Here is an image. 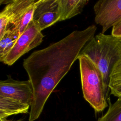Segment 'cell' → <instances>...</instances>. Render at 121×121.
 Here are the masks:
<instances>
[{
    "label": "cell",
    "mask_w": 121,
    "mask_h": 121,
    "mask_svg": "<svg viewBox=\"0 0 121 121\" xmlns=\"http://www.w3.org/2000/svg\"><path fill=\"white\" fill-rule=\"evenodd\" d=\"M111 34L115 36L121 37V23L112 28Z\"/></svg>",
    "instance_id": "15"
},
{
    "label": "cell",
    "mask_w": 121,
    "mask_h": 121,
    "mask_svg": "<svg viewBox=\"0 0 121 121\" xmlns=\"http://www.w3.org/2000/svg\"><path fill=\"white\" fill-rule=\"evenodd\" d=\"M60 18L57 0H38L32 20L41 31L59 21Z\"/></svg>",
    "instance_id": "8"
},
{
    "label": "cell",
    "mask_w": 121,
    "mask_h": 121,
    "mask_svg": "<svg viewBox=\"0 0 121 121\" xmlns=\"http://www.w3.org/2000/svg\"><path fill=\"white\" fill-rule=\"evenodd\" d=\"M88 57L101 71L105 92L108 97L110 75L121 60V37L100 33L83 47L79 54Z\"/></svg>",
    "instance_id": "2"
},
{
    "label": "cell",
    "mask_w": 121,
    "mask_h": 121,
    "mask_svg": "<svg viewBox=\"0 0 121 121\" xmlns=\"http://www.w3.org/2000/svg\"><path fill=\"white\" fill-rule=\"evenodd\" d=\"M110 103L109 108L106 112L97 121H121V98H118L113 104Z\"/></svg>",
    "instance_id": "13"
},
{
    "label": "cell",
    "mask_w": 121,
    "mask_h": 121,
    "mask_svg": "<svg viewBox=\"0 0 121 121\" xmlns=\"http://www.w3.org/2000/svg\"><path fill=\"white\" fill-rule=\"evenodd\" d=\"M79 60L82 89L85 99L96 112L108 105L103 76L95 63L87 56H79Z\"/></svg>",
    "instance_id": "3"
},
{
    "label": "cell",
    "mask_w": 121,
    "mask_h": 121,
    "mask_svg": "<svg viewBox=\"0 0 121 121\" xmlns=\"http://www.w3.org/2000/svg\"><path fill=\"white\" fill-rule=\"evenodd\" d=\"M59 6V21L69 19L80 13L88 0H57Z\"/></svg>",
    "instance_id": "10"
},
{
    "label": "cell",
    "mask_w": 121,
    "mask_h": 121,
    "mask_svg": "<svg viewBox=\"0 0 121 121\" xmlns=\"http://www.w3.org/2000/svg\"><path fill=\"white\" fill-rule=\"evenodd\" d=\"M94 10L95 21L102 26L103 34L121 23V0H99L94 5Z\"/></svg>",
    "instance_id": "6"
},
{
    "label": "cell",
    "mask_w": 121,
    "mask_h": 121,
    "mask_svg": "<svg viewBox=\"0 0 121 121\" xmlns=\"http://www.w3.org/2000/svg\"><path fill=\"white\" fill-rule=\"evenodd\" d=\"M20 35L19 31L11 26H9L7 30L0 38V60L2 61L8 53L15 45Z\"/></svg>",
    "instance_id": "11"
},
{
    "label": "cell",
    "mask_w": 121,
    "mask_h": 121,
    "mask_svg": "<svg viewBox=\"0 0 121 121\" xmlns=\"http://www.w3.org/2000/svg\"><path fill=\"white\" fill-rule=\"evenodd\" d=\"M0 95L13 98L31 106L34 91L30 80L19 81L9 78L0 81Z\"/></svg>",
    "instance_id": "7"
},
{
    "label": "cell",
    "mask_w": 121,
    "mask_h": 121,
    "mask_svg": "<svg viewBox=\"0 0 121 121\" xmlns=\"http://www.w3.org/2000/svg\"><path fill=\"white\" fill-rule=\"evenodd\" d=\"M38 0H11L6 5L3 13L9 19V26L20 34L26 28L32 20L35 9Z\"/></svg>",
    "instance_id": "5"
},
{
    "label": "cell",
    "mask_w": 121,
    "mask_h": 121,
    "mask_svg": "<svg viewBox=\"0 0 121 121\" xmlns=\"http://www.w3.org/2000/svg\"><path fill=\"white\" fill-rule=\"evenodd\" d=\"M109 88L111 94L121 98V60L115 66L110 75Z\"/></svg>",
    "instance_id": "12"
},
{
    "label": "cell",
    "mask_w": 121,
    "mask_h": 121,
    "mask_svg": "<svg viewBox=\"0 0 121 121\" xmlns=\"http://www.w3.org/2000/svg\"><path fill=\"white\" fill-rule=\"evenodd\" d=\"M96 29L92 25L82 30H74L24 60L23 66L34 91L29 121L39 117L50 95L78 59L83 47L95 36Z\"/></svg>",
    "instance_id": "1"
},
{
    "label": "cell",
    "mask_w": 121,
    "mask_h": 121,
    "mask_svg": "<svg viewBox=\"0 0 121 121\" xmlns=\"http://www.w3.org/2000/svg\"><path fill=\"white\" fill-rule=\"evenodd\" d=\"M9 24V17L1 11L0 13V38L2 37L7 30Z\"/></svg>",
    "instance_id": "14"
},
{
    "label": "cell",
    "mask_w": 121,
    "mask_h": 121,
    "mask_svg": "<svg viewBox=\"0 0 121 121\" xmlns=\"http://www.w3.org/2000/svg\"><path fill=\"white\" fill-rule=\"evenodd\" d=\"M43 37L42 31L32 20L2 62L9 66L13 65L22 55L40 45Z\"/></svg>",
    "instance_id": "4"
},
{
    "label": "cell",
    "mask_w": 121,
    "mask_h": 121,
    "mask_svg": "<svg viewBox=\"0 0 121 121\" xmlns=\"http://www.w3.org/2000/svg\"><path fill=\"white\" fill-rule=\"evenodd\" d=\"M0 121H11L9 120H7L6 118H3V119H0Z\"/></svg>",
    "instance_id": "16"
},
{
    "label": "cell",
    "mask_w": 121,
    "mask_h": 121,
    "mask_svg": "<svg viewBox=\"0 0 121 121\" xmlns=\"http://www.w3.org/2000/svg\"><path fill=\"white\" fill-rule=\"evenodd\" d=\"M30 105L17 100L0 95V119L28 112Z\"/></svg>",
    "instance_id": "9"
}]
</instances>
